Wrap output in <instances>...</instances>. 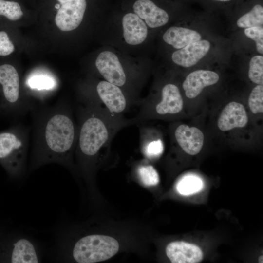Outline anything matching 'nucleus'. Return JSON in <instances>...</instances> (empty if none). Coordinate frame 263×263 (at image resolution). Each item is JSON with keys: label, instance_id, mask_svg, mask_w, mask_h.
Instances as JSON below:
<instances>
[{"label": "nucleus", "instance_id": "obj_7", "mask_svg": "<svg viewBox=\"0 0 263 263\" xmlns=\"http://www.w3.org/2000/svg\"><path fill=\"white\" fill-rule=\"evenodd\" d=\"M96 98H90L104 108L116 120L130 126L124 114L136 103L126 95L121 88L106 80L99 81L96 86Z\"/></svg>", "mask_w": 263, "mask_h": 263}, {"label": "nucleus", "instance_id": "obj_19", "mask_svg": "<svg viewBox=\"0 0 263 263\" xmlns=\"http://www.w3.org/2000/svg\"><path fill=\"white\" fill-rule=\"evenodd\" d=\"M140 143L143 154L149 158L160 156L164 151V145L160 139H150L146 132L140 128Z\"/></svg>", "mask_w": 263, "mask_h": 263}, {"label": "nucleus", "instance_id": "obj_31", "mask_svg": "<svg viewBox=\"0 0 263 263\" xmlns=\"http://www.w3.org/2000/svg\"></svg>", "mask_w": 263, "mask_h": 263}, {"label": "nucleus", "instance_id": "obj_15", "mask_svg": "<svg viewBox=\"0 0 263 263\" xmlns=\"http://www.w3.org/2000/svg\"><path fill=\"white\" fill-rule=\"evenodd\" d=\"M133 11L140 18L144 19L150 28L166 24L169 21L168 13L150 0H138L133 5Z\"/></svg>", "mask_w": 263, "mask_h": 263}, {"label": "nucleus", "instance_id": "obj_13", "mask_svg": "<svg viewBox=\"0 0 263 263\" xmlns=\"http://www.w3.org/2000/svg\"><path fill=\"white\" fill-rule=\"evenodd\" d=\"M174 137L182 149L189 155L198 154L203 146V133L195 127L186 124L179 125L174 131Z\"/></svg>", "mask_w": 263, "mask_h": 263}, {"label": "nucleus", "instance_id": "obj_10", "mask_svg": "<svg viewBox=\"0 0 263 263\" xmlns=\"http://www.w3.org/2000/svg\"><path fill=\"white\" fill-rule=\"evenodd\" d=\"M210 43L207 40H199L191 43L173 53L172 60L177 65L190 67L197 64L208 53Z\"/></svg>", "mask_w": 263, "mask_h": 263}, {"label": "nucleus", "instance_id": "obj_8", "mask_svg": "<svg viewBox=\"0 0 263 263\" xmlns=\"http://www.w3.org/2000/svg\"><path fill=\"white\" fill-rule=\"evenodd\" d=\"M95 66L105 80L120 88L127 82V76L117 56L113 52L106 51L98 56Z\"/></svg>", "mask_w": 263, "mask_h": 263}, {"label": "nucleus", "instance_id": "obj_27", "mask_svg": "<svg viewBox=\"0 0 263 263\" xmlns=\"http://www.w3.org/2000/svg\"><path fill=\"white\" fill-rule=\"evenodd\" d=\"M14 44L10 40L7 33L4 31H0V56H6L14 52Z\"/></svg>", "mask_w": 263, "mask_h": 263}, {"label": "nucleus", "instance_id": "obj_12", "mask_svg": "<svg viewBox=\"0 0 263 263\" xmlns=\"http://www.w3.org/2000/svg\"><path fill=\"white\" fill-rule=\"evenodd\" d=\"M219 79L215 72L198 70L188 74L182 85L186 96L190 99L196 97L206 87L216 84Z\"/></svg>", "mask_w": 263, "mask_h": 263}, {"label": "nucleus", "instance_id": "obj_14", "mask_svg": "<svg viewBox=\"0 0 263 263\" xmlns=\"http://www.w3.org/2000/svg\"><path fill=\"white\" fill-rule=\"evenodd\" d=\"M248 116L244 105L232 101L223 110L218 120V127L222 131H227L235 128H243L248 122Z\"/></svg>", "mask_w": 263, "mask_h": 263}, {"label": "nucleus", "instance_id": "obj_2", "mask_svg": "<svg viewBox=\"0 0 263 263\" xmlns=\"http://www.w3.org/2000/svg\"><path fill=\"white\" fill-rule=\"evenodd\" d=\"M78 135L75 151L85 169L92 168L100 150L111 144L117 132L128 126L99 104L88 99L78 107Z\"/></svg>", "mask_w": 263, "mask_h": 263}, {"label": "nucleus", "instance_id": "obj_3", "mask_svg": "<svg viewBox=\"0 0 263 263\" xmlns=\"http://www.w3.org/2000/svg\"><path fill=\"white\" fill-rule=\"evenodd\" d=\"M29 134L28 128L20 124L0 132V161L18 178L26 172Z\"/></svg>", "mask_w": 263, "mask_h": 263}, {"label": "nucleus", "instance_id": "obj_1", "mask_svg": "<svg viewBox=\"0 0 263 263\" xmlns=\"http://www.w3.org/2000/svg\"><path fill=\"white\" fill-rule=\"evenodd\" d=\"M32 112L33 141L29 170L50 163L70 167L78 135V125L70 105L62 103L51 107L36 106Z\"/></svg>", "mask_w": 263, "mask_h": 263}, {"label": "nucleus", "instance_id": "obj_21", "mask_svg": "<svg viewBox=\"0 0 263 263\" xmlns=\"http://www.w3.org/2000/svg\"><path fill=\"white\" fill-rule=\"evenodd\" d=\"M203 188V181L194 175L186 176L178 183L176 189L179 194L188 196L200 191Z\"/></svg>", "mask_w": 263, "mask_h": 263}, {"label": "nucleus", "instance_id": "obj_24", "mask_svg": "<svg viewBox=\"0 0 263 263\" xmlns=\"http://www.w3.org/2000/svg\"><path fill=\"white\" fill-rule=\"evenodd\" d=\"M137 173L141 181L145 186H155L159 182L158 173L151 165L140 166L137 169Z\"/></svg>", "mask_w": 263, "mask_h": 263}, {"label": "nucleus", "instance_id": "obj_5", "mask_svg": "<svg viewBox=\"0 0 263 263\" xmlns=\"http://www.w3.org/2000/svg\"><path fill=\"white\" fill-rule=\"evenodd\" d=\"M183 100L178 87L168 83L161 89L158 100L147 99L140 101V109L136 115L129 119L131 125L143 124L156 116L175 115L183 108Z\"/></svg>", "mask_w": 263, "mask_h": 263}, {"label": "nucleus", "instance_id": "obj_29", "mask_svg": "<svg viewBox=\"0 0 263 263\" xmlns=\"http://www.w3.org/2000/svg\"><path fill=\"white\" fill-rule=\"evenodd\" d=\"M57 0L58 2H59L61 4L69 0Z\"/></svg>", "mask_w": 263, "mask_h": 263}, {"label": "nucleus", "instance_id": "obj_11", "mask_svg": "<svg viewBox=\"0 0 263 263\" xmlns=\"http://www.w3.org/2000/svg\"><path fill=\"white\" fill-rule=\"evenodd\" d=\"M166 253L172 263H198L203 258L199 247L182 241L170 243L166 247Z\"/></svg>", "mask_w": 263, "mask_h": 263}, {"label": "nucleus", "instance_id": "obj_16", "mask_svg": "<svg viewBox=\"0 0 263 263\" xmlns=\"http://www.w3.org/2000/svg\"><path fill=\"white\" fill-rule=\"evenodd\" d=\"M123 36L126 42L130 45H137L143 42L148 34L145 22L137 15L130 13L122 19Z\"/></svg>", "mask_w": 263, "mask_h": 263}, {"label": "nucleus", "instance_id": "obj_26", "mask_svg": "<svg viewBox=\"0 0 263 263\" xmlns=\"http://www.w3.org/2000/svg\"><path fill=\"white\" fill-rule=\"evenodd\" d=\"M245 35L255 41L257 51L263 54V26H254L245 28Z\"/></svg>", "mask_w": 263, "mask_h": 263}, {"label": "nucleus", "instance_id": "obj_20", "mask_svg": "<svg viewBox=\"0 0 263 263\" xmlns=\"http://www.w3.org/2000/svg\"><path fill=\"white\" fill-rule=\"evenodd\" d=\"M240 28H246L254 26H263V8L261 5H255L248 13L241 16L237 21Z\"/></svg>", "mask_w": 263, "mask_h": 263}, {"label": "nucleus", "instance_id": "obj_9", "mask_svg": "<svg viewBox=\"0 0 263 263\" xmlns=\"http://www.w3.org/2000/svg\"><path fill=\"white\" fill-rule=\"evenodd\" d=\"M55 23L61 31H70L81 23L86 8V0H69L61 4Z\"/></svg>", "mask_w": 263, "mask_h": 263}, {"label": "nucleus", "instance_id": "obj_23", "mask_svg": "<svg viewBox=\"0 0 263 263\" xmlns=\"http://www.w3.org/2000/svg\"><path fill=\"white\" fill-rule=\"evenodd\" d=\"M248 77L253 83L263 85V56H255L250 59Z\"/></svg>", "mask_w": 263, "mask_h": 263}, {"label": "nucleus", "instance_id": "obj_4", "mask_svg": "<svg viewBox=\"0 0 263 263\" xmlns=\"http://www.w3.org/2000/svg\"><path fill=\"white\" fill-rule=\"evenodd\" d=\"M1 98L0 110L13 116H21L32 111L36 106L21 93L20 79L16 69L9 64L0 66Z\"/></svg>", "mask_w": 263, "mask_h": 263}, {"label": "nucleus", "instance_id": "obj_18", "mask_svg": "<svg viewBox=\"0 0 263 263\" xmlns=\"http://www.w3.org/2000/svg\"><path fill=\"white\" fill-rule=\"evenodd\" d=\"M25 84L31 90L40 93L55 90L58 83L56 77L51 73L39 71L29 75Z\"/></svg>", "mask_w": 263, "mask_h": 263}, {"label": "nucleus", "instance_id": "obj_25", "mask_svg": "<svg viewBox=\"0 0 263 263\" xmlns=\"http://www.w3.org/2000/svg\"><path fill=\"white\" fill-rule=\"evenodd\" d=\"M248 105L254 114L263 112V86L258 84L251 91L248 98Z\"/></svg>", "mask_w": 263, "mask_h": 263}, {"label": "nucleus", "instance_id": "obj_6", "mask_svg": "<svg viewBox=\"0 0 263 263\" xmlns=\"http://www.w3.org/2000/svg\"><path fill=\"white\" fill-rule=\"evenodd\" d=\"M119 243L113 237L90 234L77 240L72 249V256L79 263H94L107 260L115 255Z\"/></svg>", "mask_w": 263, "mask_h": 263}, {"label": "nucleus", "instance_id": "obj_28", "mask_svg": "<svg viewBox=\"0 0 263 263\" xmlns=\"http://www.w3.org/2000/svg\"><path fill=\"white\" fill-rule=\"evenodd\" d=\"M263 255H261L259 257V259H258V262L260 263H263Z\"/></svg>", "mask_w": 263, "mask_h": 263}, {"label": "nucleus", "instance_id": "obj_22", "mask_svg": "<svg viewBox=\"0 0 263 263\" xmlns=\"http://www.w3.org/2000/svg\"><path fill=\"white\" fill-rule=\"evenodd\" d=\"M19 4L15 1L0 0V15L12 21L19 20L23 16Z\"/></svg>", "mask_w": 263, "mask_h": 263}, {"label": "nucleus", "instance_id": "obj_30", "mask_svg": "<svg viewBox=\"0 0 263 263\" xmlns=\"http://www.w3.org/2000/svg\"><path fill=\"white\" fill-rule=\"evenodd\" d=\"M215 0L219 1H228L231 0Z\"/></svg>", "mask_w": 263, "mask_h": 263}, {"label": "nucleus", "instance_id": "obj_17", "mask_svg": "<svg viewBox=\"0 0 263 263\" xmlns=\"http://www.w3.org/2000/svg\"><path fill=\"white\" fill-rule=\"evenodd\" d=\"M200 33L195 30L182 27L172 26L164 34L163 39L174 48L180 49L201 39Z\"/></svg>", "mask_w": 263, "mask_h": 263}]
</instances>
